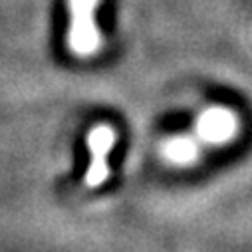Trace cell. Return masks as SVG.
<instances>
[{"instance_id":"6da1fadb","label":"cell","mask_w":252,"mask_h":252,"mask_svg":"<svg viewBox=\"0 0 252 252\" xmlns=\"http://www.w3.org/2000/svg\"><path fill=\"white\" fill-rule=\"evenodd\" d=\"M95 4L97 0H70L72 28L68 34V44L78 56H90L99 46V34L94 22Z\"/></svg>"},{"instance_id":"7a4b0ae2","label":"cell","mask_w":252,"mask_h":252,"mask_svg":"<svg viewBox=\"0 0 252 252\" xmlns=\"http://www.w3.org/2000/svg\"><path fill=\"white\" fill-rule=\"evenodd\" d=\"M115 141V133L107 125H97L90 133V153H92V163L90 169L86 173V185L88 187H99L101 183H105L107 175H109V167H107V155L111 151V145Z\"/></svg>"},{"instance_id":"3957f363","label":"cell","mask_w":252,"mask_h":252,"mask_svg":"<svg viewBox=\"0 0 252 252\" xmlns=\"http://www.w3.org/2000/svg\"><path fill=\"white\" fill-rule=\"evenodd\" d=\"M234 129V121L230 117V113L217 109V111H209L203 119H201V133L207 139L213 141H220L226 139Z\"/></svg>"},{"instance_id":"277c9868","label":"cell","mask_w":252,"mask_h":252,"mask_svg":"<svg viewBox=\"0 0 252 252\" xmlns=\"http://www.w3.org/2000/svg\"><path fill=\"white\" fill-rule=\"evenodd\" d=\"M169 155L177 161H185V159H191L195 155V147L191 141H175L169 147Z\"/></svg>"}]
</instances>
